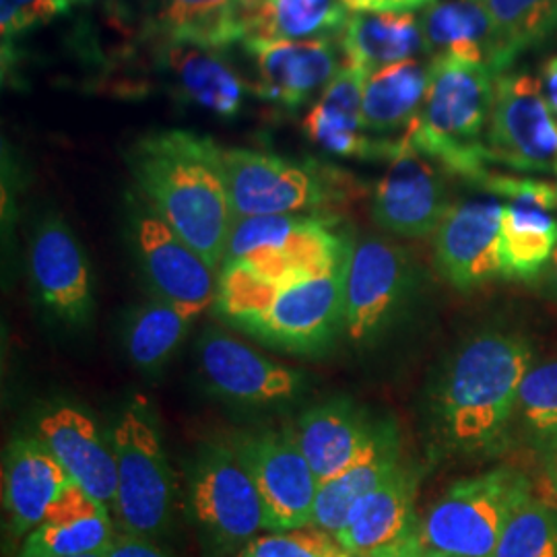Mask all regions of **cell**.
Returning a JSON list of instances; mask_svg holds the SVG:
<instances>
[{
    "mask_svg": "<svg viewBox=\"0 0 557 557\" xmlns=\"http://www.w3.org/2000/svg\"><path fill=\"white\" fill-rule=\"evenodd\" d=\"M223 151L211 137L168 128L143 135L124 153L140 197L215 271L236 223Z\"/></svg>",
    "mask_w": 557,
    "mask_h": 557,
    "instance_id": "6da1fadb",
    "label": "cell"
},
{
    "mask_svg": "<svg viewBox=\"0 0 557 557\" xmlns=\"http://www.w3.org/2000/svg\"><path fill=\"white\" fill-rule=\"evenodd\" d=\"M533 366L529 341L510 333L469 338L450 361L438 393L444 442L462 455H496L512 432L518 393Z\"/></svg>",
    "mask_w": 557,
    "mask_h": 557,
    "instance_id": "7a4b0ae2",
    "label": "cell"
},
{
    "mask_svg": "<svg viewBox=\"0 0 557 557\" xmlns=\"http://www.w3.org/2000/svg\"><path fill=\"white\" fill-rule=\"evenodd\" d=\"M343 277L345 262L329 273L281 283L239 262L223 264L215 310L267 345L289 354H319L343 331Z\"/></svg>",
    "mask_w": 557,
    "mask_h": 557,
    "instance_id": "3957f363",
    "label": "cell"
},
{
    "mask_svg": "<svg viewBox=\"0 0 557 557\" xmlns=\"http://www.w3.org/2000/svg\"><path fill=\"white\" fill-rule=\"evenodd\" d=\"M498 77L485 64L432 59L428 96L407 139L446 172L478 184L492 161L487 131Z\"/></svg>",
    "mask_w": 557,
    "mask_h": 557,
    "instance_id": "277c9868",
    "label": "cell"
},
{
    "mask_svg": "<svg viewBox=\"0 0 557 557\" xmlns=\"http://www.w3.org/2000/svg\"><path fill=\"white\" fill-rule=\"evenodd\" d=\"M116 458V499L122 533L151 539L161 535L176 498V478L170 467L160 421L145 397H135L112 430Z\"/></svg>",
    "mask_w": 557,
    "mask_h": 557,
    "instance_id": "5b68a950",
    "label": "cell"
},
{
    "mask_svg": "<svg viewBox=\"0 0 557 557\" xmlns=\"http://www.w3.org/2000/svg\"><path fill=\"white\" fill-rule=\"evenodd\" d=\"M531 496V481L508 467L460 479L428 510L416 533L444 556L490 557L515 510Z\"/></svg>",
    "mask_w": 557,
    "mask_h": 557,
    "instance_id": "8992f818",
    "label": "cell"
},
{
    "mask_svg": "<svg viewBox=\"0 0 557 557\" xmlns=\"http://www.w3.org/2000/svg\"><path fill=\"white\" fill-rule=\"evenodd\" d=\"M223 161L236 220L320 213L345 199L347 180L317 161L255 149H225Z\"/></svg>",
    "mask_w": 557,
    "mask_h": 557,
    "instance_id": "52a82bcc",
    "label": "cell"
},
{
    "mask_svg": "<svg viewBox=\"0 0 557 557\" xmlns=\"http://www.w3.org/2000/svg\"><path fill=\"white\" fill-rule=\"evenodd\" d=\"M349 238L329 221L306 215L236 220L223 264L239 262L269 281H292L329 273L347 257Z\"/></svg>",
    "mask_w": 557,
    "mask_h": 557,
    "instance_id": "ba28073f",
    "label": "cell"
},
{
    "mask_svg": "<svg viewBox=\"0 0 557 557\" xmlns=\"http://www.w3.org/2000/svg\"><path fill=\"white\" fill-rule=\"evenodd\" d=\"M131 238L140 271L156 298L176 306L193 319L215 306L220 271L180 238L143 197L135 199L131 209Z\"/></svg>",
    "mask_w": 557,
    "mask_h": 557,
    "instance_id": "9c48e42d",
    "label": "cell"
},
{
    "mask_svg": "<svg viewBox=\"0 0 557 557\" xmlns=\"http://www.w3.org/2000/svg\"><path fill=\"white\" fill-rule=\"evenodd\" d=\"M413 283L407 252L384 238L349 239L343 277V331L368 343L397 317Z\"/></svg>",
    "mask_w": 557,
    "mask_h": 557,
    "instance_id": "30bf717a",
    "label": "cell"
},
{
    "mask_svg": "<svg viewBox=\"0 0 557 557\" xmlns=\"http://www.w3.org/2000/svg\"><path fill=\"white\" fill-rule=\"evenodd\" d=\"M190 506L202 531L220 545L232 547L267 531L259 490L234 444H207L190 475Z\"/></svg>",
    "mask_w": 557,
    "mask_h": 557,
    "instance_id": "8fae6325",
    "label": "cell"
},
{
    "mask_svg": "<svg viewBox=\"0 0 557 557\" xmlns=\"http://www.w3.org/2000/svg\"><path fill=\"white\" fill-rule=\"evenodd\" d=\"M232 444L259 490L267 531L285 533L314 527L319 479L289 428L244 434Z\"/></svg>",
    "mask_w": 557,
    "mask_h": 557,
    "instance_id": "7c38bea8",
    "label": "cell"
},
{
    "mask_svg": "<svg viewBox=\"0 0 557 557\" xmlns=\"http://www.w3.org/2000/svg\"><path fill=\"white\" fill-rule=\"evenodd\" d=\"M492 161L527 172H556L557 124L539 77L502 73L487 131Z\"/></svg>",
    "mask_w": 557,
    "mask_h": 557,
    "instance_id": "4fadbf2b",
    "label": "cell"
},
{
    "mask_svg": "<svg viewBox=\"0 0 557 557\" xmlns=\"http://www.w3.org/2000/svg\"><path fill=\"white\" fill-rule=\"evenodd\" d=\"M442 165L400 137L397 153L372 197V220L400 238H428L453 207Z\"/></svg>",
    "mask_w": 557,
    "mask_h": 557,
    "instance_id": "5bb4252c",
    "label": "cell"
},
{
    "mask_svg": "<svg viewBox=\"0 0 557 557\" xmlns=\"http://www.w3.org/2000/svg\"><path fill=\"white\" fill-rule=\"evenodd\" d=\"M29 277L44 308L69 326L94 319L96 299L89 260L79 238L59 215L38 223L29 242Z\"/></svg>",
    "mask_w": 557,
    "mask_h": 557,
    "instance_id": "9a60e30c",
    "label": "cell"
},
{
    "mask_svg": "<svg viewBox=\"0 0 557 557\" xmlns=\"http://www.w3.org/2000/svg\"><path fill=\"white\" fill-rule=\"evenodd\" d=\"M199 363L215 395L250 407L289 403L306 382L298 370L267 358L223 331H209L200 338Z\"/></svg>",
    "mask_w": 557,
    "mask_h": 557,
    "instance_id": "2e32d148",
    "label": "cell"
},
{
    "mask_svg": "<svg viewBox=\"0 0 557 557\" xmlns=\"http://www.w3.org/2000/svg\"><path fill=\"white\" fill-rule=\"evenodd\" d=\"M504 205L465 200L453 205L434 234V259L442 277L460 292H471L504 277L499 230Z\"/></svg>",
    "mask_w": 557,
    "mask_h": 557,
    "instance_id": "e0dca14e",
    "label": "cell"
},
{
    "mask_svg": "<svg viewBox=\"0 0 557 557\" xmlns=\"http://www.w3.org/2000/svg\"><path fill=\"white\" fill-rule=\"evenodd\" d=\"M153 57L172 98L218 119H238L252 94V87L220 50L186 41L153 40Z\"/></svg>",
    "mask_w": 557,
    "mask_h": 557,
    "instance_id": "ac0fdd59",
    "label": "cell"
},
{
    "mask_svg": "<svg viewBox=\"0 0 557 557\" xmlns=\"http://www.w3.org/2000/svg\"><path fill=\"white\" fill-rule=\"evenodd\" d=\"M244 48L257 69L252 94L289 110L320 98L343 69L337 41L331 38L248 41Z\"/></svg>",
    "mask_w": 557,
    "mask_h": 557,
    "instance_id": "d6986e66",
    "label": "cell"
},
{
    "mask_svg": "<svg viewBox=\"0 0 557 557\" xmlns=\"http://www.w3.org/2000/svg\"><path fill=\"white\" fill-rule=\"evenodd\" d=\"M388 425H376L356 403L331 398L306 409L289 428L319 483L337 478L366 457Z\"/></svg>",
    "mask_w": 557,
    "mask_h": 557,
    "instance_id": "ffe728a7",
    "label": "cell"
},
{
    "mask_svg": "<svg viewBox=\"0 0 557 557\" xmlns=\"http://www.w3.org/2000/svg\"><path fill=\"white\" fill-rule=\"evenodd\" d=\"M36 436L73 483L106 506H114L119 485L116 458L112 442L101 436L94 419L79 407L60 405L38 419Z\"/></svg>",
    "mask_w": 557,
    "mask_h": 557,
    "instance_id": "44dd1931",
    "label": "cell"
},
{
    "mask_svg": "<svg viewBox=\"0 0 557 557\" xmlns=\"http://www.w3.org/2000/svg\"><path fill=\"white\" fill-rule=\"evenodd\" d=\"M363 81V73L343 66L306 114V137L319 145L322 151L337 158L391 160L397 153L400 139H376L370 137L361 126Z\"/></svg>",
    "mask_w": 557,
    "mask_h": 557,
    "instance_id": "7402d4cb",
    "label": "cell"
},
{
    "mask_svg": "<svg viewBox=\"0 0 557 557\" xmlns=\"http://www.w3.org/2000/svg\"><path fill=\"white\" fill-rule=\"evenodd\" d=\"M71 479L34 436L11 442L2 467V506L13 537H27L48 515Z\"/></svg>",
    "mask_w": 557,
    "mask_h": 557,
    "instance_id": "603a6c76",
    "label": "cell"
},
{
    "mask_svg": "<svg viewBox=\"0 0 557 557\" xmlns=\"http://www.w3.org/2000/svg\"><path fill=\"white\" fill-rule=\"evenodd\" d=\"M116 535L108 506L69 481L40 527L25 537L17 557L100 556Z\"/></svg>",
    "mask_w": 557,
    "mask_h": 557,
    "instance_id": "cb8c5ba5",
    "label": "cell"
},
{
    "mask_svg": "<svg viewBox=\"0 0 557 557\" xmlns=\"http://www.w3.org/2000/svg\"><path fill=\"white\" fill-rule=\"evenodd\" d=\"M418 469L400 462L372 494L359 502L335 537L338 545L351 556L366 557L413 533L418 529Z\"/></svg>",
    "mask_w": 557,
    "mask_h": 557,
    "instance_id": "d4e9b609",
    "label": "cell"
},
{
    "mask_svg": "<svg viewBox=\"0 0 557 557\" xmlns=\"http://www.w3.org/2000/svg\"><path fill=\"white\" fill-rule=\"evenodd\" d=\"M419 27L423 52L432 59L485 64L498 75L512 66L479 0H436L423 9Z\"/></svg>",
    "mask_w": 557,
    "mask_h": 557,
    "instance_id": "484cf974",
    "label": "cell"
},
{
    "mask_svg": "<svg viewBox=\"0 0 557 557\" xmlns=\"http://www.w3.org/2000/svg\"><path fill=\"white\" fill-rule=\"evenodd\" d=\"M244 44L277 40H335L349 9L343 0H239Z\"/></svg>",
    "mask_w": 557,
    "mask_h": 557,
    "instance_id": "4316f807",
    "label": "cell"
},
{
    "mask_svg": "<svg viewBox=\"0 0 557 557\" xmlns=\"http://www.w3.org/2000/svg\"><path fill=\"white\" fill-rule=\"evenodd\" d=\"M343 66L366 77L384 66L411 60L423 50L419 20L411 11L354 13L338 36Z\"/></svg>",
    "mask_w": 557,
    "mask_h": 557,
    "instance_id": "83f0119b",
    "label": "cell"
},
{
    "mask_svg": "<svg viewBox=\"0 0 557 557\" xmlns=\"http://www.w3.org/2000/svg\"><path fill=\"white\" fill-rule=\"evenodd\" d=\"M430 87V64L403 60L370 73L363 81L361 126L370 137L403 135L411 128L423 108Z\"/></svg>",
    "mask_w": 557,
    "mask_h": 557,
    "instance_id": "f1b7e54d",
    "label": "cell"
},
{
    "mask_svg": "<svg viewBox=\"0 0 557 557\" xmlns=\"http://www.w3.org/2000/svg\"><path fill=\"white\" fill-rule=\"evenodd\" d=\"M147 36L223 52L244 41L239 0H153Z\"/></svg>",
    "mask_w": 557,
    "mask_h": 557,
    "instance_id": "f546056e",
    "label": "cell"
},
{
    "mask_svg": "<svg viewBox=\"0 0 557 557\" xmlns=\"http://www.w3.org/2000/svg\"><path fill=\"white\" fill-rule=\"evenodd\" d=\"M400 465L397 434L388 428L379 444L337 478L319 485L314 502V527L337 537L361 499L372 494Z\"/></svg>",
    "mask_w": 557,
    "mask_h": 557,
    "instance_id": "4dcf8cb0",
    "label": "cell"
},
{
    "mask_svg": "<svg viewBox=\"0 0 557 557\" xmlns=\"http://www.w3.org/2000/svg\"><path fill=\"white\" fill-rule=\"evenodd\" d=\"M557 246V221L549 209L506 202L499 230L504 277L533 281L547 269Z\"/></svg>",
    "mask_w": 557,
    "mask_h": 557,
    "instance_id": "1f68e13d",
    "label": "cell"
},
{
    "mask_svg": "<svg viewBox=\"0 0 557 557\" xmlns=\"http://www.w3.org/2000/svg\"><path fill=\"white\" fill-rule=\"evenodd\" d=\"M197 319L176 306L153 298L133 317L126 331L128 359L145 372H156L176 354L190 324Z\"/></svg>",
    "mask_w": 557,
    "mask_h": 557,
    "instance_id": "d6a6232c",
    "label": "cell"
},
{
    "mask_svg": "<svg viewBox=\"0 0 557 557\" xmlns=\"http://www.w3.org/2000/svg\"><path fill=\"white\" fill-rule=\"evenodd\" d=\"M510 64L557 27V0H479Z\"/></svg>",
    "mask_w": 557,
    "mask_h": 557,
    "instance_id": "836d02e7",
    "label": "cell"
},
{
    "mask_svg": "<svg viewBox=\"0 0 557 557\" xmlns=\"http://www.w3.org/2000/svg\"><path fill=\"white\" fill-rule=\"evenodd\" d=\"M515 423L539 450L557 438V359L533 363L520 384Z\"/></svg>",
    "mask_w": 557,
    "mask_h": 557,
    "instance_id": "e575fe53",
    "label": "cell"
},
{
    "mask_svg": "<svg viewBox=\"0 0 557 557\" xmlns=\"http://www.w3.org/2000/svg\"><path fill=\"white\" fill-rule=\"evenodd\" d=\"M490 557H557V512L545 502H522Z\"/></svg>",
    "mask_w": 557,
    "mask_h": 557,
    "instance_id": "d590c367",
    "label": "cell"
},
{
    "mask_svg": "<svg viewBox=\"0 0 557 557\" xmlns=\"http://www.w3.org/2000/svg\"><path fill=\"white\" fill-rule=\"evenodd\" d=\"M337 539L317 527L269 533L248 541L238 557H324L337 549Z\"/></svg>",
    "mask_w": 557,
    "mask_h": 557,
    "instance_id": "8d00e7d4",
    "label": "cell"
},
{
    "mask_svg": "<svg viewBox=\"0 0 557 557\" xmlns=\"http://www.w3.org/2000/svg\"><path fill=\"white\" fill-rule=\"evenodd\" d=\"M73 0H0L2 40H13L21 34L66 15Z\"/></svg>",
    "mask_w": 557,
    "mask_h": 557,
    "instance_id": "74e56055",
    "label": "cell"
},
{
    "mask_svg": "<svg viewBox=\"0 0 557 557\" xmlns=\"http://www.w3.org/2000/svg\"><path fill=\"white\" fill-rule=\"evenodd\" d=\"M478 186L490 190L496 197L508 200V202L539 205L549 211L557 209V184L545 182V180L517 178V176L485 172L478 180Z\"/></svg>",
    "mask_w": 557,
    "mask_h": 557,
    "instance_id": "f35d334b",
    "label": "cell"
},
{
    "mask_svg": "<svg viewBox=\"0 0 557 557\" xmlns=\"http://www.w3.org/2000/svg\"><path fill=\"white\" fill-rule=\"evenodd\" d=\"M106 557H170L160 547H156L149 539L135 537L128 533H119Z\"/></svg>",
    "mask_w": 557,
    "mask_h": 557,
    "instance_id": "ab89813d",
    "label": "cell"
},
{
    "mask_svg": "<svg viewBox=\"0 0 557 557\" xmlns=\"http://www.w3.org/2000/svg\"><path fill=\"white\" fill-rule=\"evenodd\" d=\"M366 557H450L440 554L436 549L428 547L421 539L418 537V533H409L407 537L400 539L397 543L388 545V547H382L379 552L370 554Z\"/></svg>",
    "mask_w": 557,
    "mask_h": 557,
    "instance_id": "60d3db41",
    "label": "cell"
},
{
    "mask_svg": "<svg viewBox=\"0 0 557 557\" xmlns=\"http://www.w3.org/2000/svg\"><path fill=\"white\" fill-rule=\"evenodd\" d=\"M345 7L354 13H380V11H413L425 9L436 0H343Z\"/></svg>",
    "mask_w": 557,
    "mask_h": 557,
    "instance_id": "b9f144b4",
    "label": "cell"
},
{
    "mask_svg": "<svg viewBox=\"0 0 557 557\" xmlns=\"http://www.w3.org/2000/svg\"><path fill=\"white\" fill-rule=\"evenodd\" d=\"M541 87H543V94H545V100L549 106V112L556 120L557 124V54L552 59L545 60V64L541 66Z\"/></svg>",
    "mask_w": 557,
    "mask_h": 557,
    "instance_id": "7bdbcfd3",
    "label": "cell"
},
{
    "mask_svg": "<svg viewBox=\"0 0 557 557\" xmlns=\"http://www.w3.org/2000/svg\"><path fill=\"white\" fill-rule=\"evenodd\" d=\"M537 453L541 460H543L547 479H549V483H552V487L557 494V438L547 442L543 448H539Z\"/></svg>",
    "mask_w": 557,
    "mask_h": 557,
    "instance_id": "ee69618b",
    "label": "cell"
},
{
    "mask_svg": "<svg viewBox=\"0 0 557 557\" xmlns=\"http://www.w3.org/2000/svg\"><path fill=\"white\" fill-rule=\"evenodd\" d=\"M543 285H545V292L557 299V246L554 250V257L549 260L547 269L543 271Z\"/></svg>",
    "mask_w": 557,
    "mask_h": 557,
    "instance_id": "f6af8a7d",
    "label": "cell"
},
{
    "mask_svg": "<svg viewBox=\"0 0 557 557\" xmlns=\"http://www.w3.org/2000/svg\"><path fill=\"white\" fill-rule=\"evenodd\" d=\"M324 557H356V556H351V554H349V552H345V549H343V547H341V545H338L337 549H335V552H331V554H329V556H324Z\"/></svg>",
    "mask_w": 557,
    "mask_h": 557,
    "instance_id": "bcb514c9",
    "label": "cell"
},
{
    "mask_svg": "<svg viewBox=\"0 0 557 557\" xmlns=\"http://www.w3.org/2000/svg\"><path fill=\"white\" fill-rule=\"evenodd\" d=\"M73 2H75V4H91L94 0H73Z\"/></svg>",
    "mask_w": 557,
    "mask_h": 557,
    "instance_id": "7dc6e473",
    "label": "cell"
},
{
    "mask_svg": "<svg viewBox=\"0 0 557 557\" xmlns=\"http://www.w3.org/2000/svg\"><path fill=\"white\" fill-rule=\"evenodd\" d=\"M83 557H106V554H100V556H83Z\"/></svg>",
    "mask_w": 557,
    "mask_h": 557,
    "instance_id": "c3c4849f",
    "label": "cell"
},
{
    "mask_svg": "<svg viewBox=\"0 0 557 557\" xmlns=\"http://www.w3.org/2000/svg\"><path fill=\"white\" fill-rule=\"evenodd\" d=\"M556 174H557V170H556Z\"/></svg>",
    "mask_w": 557,
    "mask_h": 557,
    "instance_id": "681fc988",
    "label": "cell"
}]
</instances>
